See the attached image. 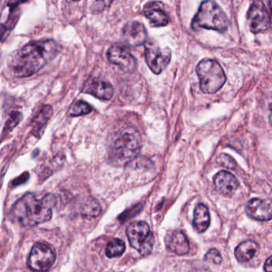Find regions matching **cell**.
Masks as SVG:
<instances>
[{"instance_id": "1", "label": "cell", "mask_w": 272, "mask_h": 272, "mask_svg": "<svg viewBox=\"0 0 272 272\" xmlns=\"http://www.w3.org/2000/svg\"><path fill=\"white\" fill-rule=\"evenodd\" d=\"M58 50V44L54 40L32 41L11 54L8 66L14 77H30L54 59Z\"/></svg>"}, {"instance_id": "2", "label": "cell", "mask_w": 272, "mask_h": 272, "mask_svg": "<svg viewBox=\"0 0 272 272\" xmlns=\"http://www.w3.org/2000/svg\"><path fill=\"white\" fill-rule=\"evenodd\" d=\"M55 196L47 194L41 199L27 194L14 203L10 213L14 222L24 227H34L50 221L56 205Z\"/></svg>"}, {"instance_id": "3", "label": "cell", "mask_w": 272, "mask_h": 272, "mask_svg": "<svg viewBox=\"0 0 272 272\" xmlns=\"http://www.w3.org/2000/svg\"><path fill=\"white\" fill-rule=\"evenodd\" d=\"M142 138L132 127L122 128L111 143L109 158L113 165H124L135 159L140 152Z\"/></svg>"}, {"instance_id": "4", "label": "cell", "mask_w": 272, "mask_h": 272, "mask_svg": "<svg viewBox=\"0 0 272 272\" xmlns=\"http://www.w3.org/2000/svg\"><path fill=\"white\" fill-rule=\"evenodd\" d=\"M229 21L225 13L213 0H204L193 18L191 27L194 30L201 29L214 30L224 33L228 30Z\"/></svg>"}, {"instance_id": "5", "label": "cell", "mask_w": 272, "mask_h": 272, "mask_svg": "<svg viewBox=\"0 0 272 272\" xmlns=\"http://www.w3.org/2000/svg\"><path fill=\"white\" fill-rule=\"evenodd\" d=\"M196 72L200 80V88L203 93H217L226 82V75L221 65L214 59H203L198 63Z\"/></svg>"}, {"instance_id": "6", "label": "cell", "mask_w": 272, "mask_h": 272, "mask_svg": "<svg viewBox=\"0 0 272 272\" xmlns=\"http://www.w3.org/2000/svg\"><path fill=\"white\" fill-rule=\"evenodd\" d=\"M127 237L132 247L142 256L149 255L152 252L155 238L149 225L144 221L133 222L127 228Z\"/></svg>"}, {"instance_id": "7", "label": "cell", "mask_w": 272, "mask_h": 272, "mask_svg": "<svg viewBox=\"0 0 272 272\" xmlns=\"http://www.w3.org/2000/svg\"><path fill=\"white\" fill-rule=\"evenodd\" d=\"M56 254L48 244L39 242L33 246L27 260V265L37 272H47L54 265Z\"/></svg>"}, {"instance_id": "8", "label": "cell", "mask_w": 272, "mask_h": 272, "mask_svg": "<svg viewBox=\"0 0 272 272\" xmlns=\"http://www.w3.org/2000/svg\"><path fill=\"white\" fill-rule=\"evenodd\" d=\"M144 57L150 70L155 74H159L169 65L171 51L169 48H161L154 40H148L144 44Z\"/></svg>"}, {"instance_id": "9", "label": "cell", "mask_w": 272, "mask_h": 272, "mask_svg": "<svg viewBox=\"0 0 272 272\" xmlns=\"http://www.w3.org/2000/svg\"><path fill=\"white\" fill-rule=\"evenodd\" d=\"M249 28L254 34L264 32L270 27V16L261 0H254L247 14Z\"/></svg>"}, {"instance_id": "10", "label": "cell", "mask_w": 272, "mask_h": 272, "mask_svg": "<svg viewBox=\"0 0 272 272\" xmlns=\"http://www.w3.org/2000/svg\"><path fill=\"white\" fill-rule=\"evenodd\" d=\"M108 59L121 70L132 73L136 69V60L129 50L122 45H113L108 51Z\"/></svg>"}, {"instance_id": "11", "label": "cell", "mask_w": 272, "mask_h": 272, "mask_svg": "<svg viewBox=\"0 0 272 272\" xmlns=\"http://www.w3.org/2000/svg\"><path fill=\"white\" fill-rule=\"evenodd\" d=\"M123 37L127 44L133 47L144 45L148 40L146 27L137 21L128 22L123 27Z\"/></svg>"}, {"instance_id": "12", "label": "cell", "mask_w": 272, "mask_h": 272, "mask_svg": "<svg viewBox=\"0 0 272 272\" xmlns=\"http://www.w3.org/2000/svg\"><path fill=\"white\" fill-rule=\"evenodd\" d=\"M246 214L256 221H267L272 220V201L253 198L246 205Z\"/></svg>"}, {"instance_id": "13", "label": "cell", "mask_w": 272, "mask_h": 272, "mask_svg": "<svg viewBox=\"0 0 272 272\" xmlns=\"http://www.w3.org/2000/svg\"><path fill=\"white\" fill-rule=\"evenodd\" d=\"M214 183L217 192L224 196H232L238 189L237 178L228 171H221L214 176Z\"/></svg>"}, {"instance_id": "14", "label": "cell", "mask_w": 272, "mask_h": 272, "mask_svg": "<svg viewBox=\"0 0 272 272\" xmlns=\"http://www.w3.org/2000/svg\"><path fill=\"white\" fill-rule=\"evenodd\" d=\"M165 244L170 252L178 256H183L190 251L188 239L181 231L168 233L165 238Z\"/></svg>"}, {"instance_id": "15", "label": "cell", "mask_w": 272, "mask_h": 272, "mask_svg": "<svg viewBox=\"0 0 272 272\" xmlns=\"http://www.w3.org/2000/svg\"><path fill=\"white\" fill-rule=\"evenodd\" d=\"M143 12L154 27H165L169 24V16L162 8L161 3H148L143 8Z\"/></svg>"}, {"instance_id": "16", "label": "cell", "mask_w": 272, "mask_h": 272, "mask_svg": "<svg viewBox=\"0 0 272 272\" xmlns=\"http://www.w3.org/2000/svg\"><path fill=\"white\" fill-rule=\"evenodd\" d=\"M85 93L93 95L100 100H109L114 94V89L109 82L101 80H92L85 86Z\"/></svg>"}, {"instance_id": "17", "label": "cell", "mask_w": 272, "mask_h": 272, "mask_svg": "<svg viewBox=\"0 0 272 272\" xmlns=\"http://www.w3.org/2000/svg\"><path fill=\"white\" fill-rule=\"evenodd\" d=\"M54 111L50 105H44L40 109L39 112L34 116L32 121V134L35 137H41L47 127L48 121L53 116Z\"/></svg>"}, {"instance_id": "18", "label": "cell", "mask_w": 272, "mask_h": 272, "mask_svg": "<svg viewBox=\"0 0 272 272\" xmlns=\"http://www.w3.org/2000/svg\"><path fill=\"white\" fill-rule=\"evenodd\" d=\"M194 224L195 228L198 233H204L208 229L210 224V215L208 208L204 204H198L196 206L194 213Z\"/></svg>"}, {"instance_id": "19", "label": "cell", "mask_w": 272, "mask_h": 272, "mask_svg": "<svg viewBox=\"0 0 272 272\" xmlns=\"http://www.w3.org/2000/svg\"><path fill=\"white\" fill-rule=\"evenodd\" d=\"M259 250V245L253 240L242 242L236 247V259L240 263H246L251 260Z\"/></svg>"}, {"instance_id": "20", "label": "cell", "mask_w": 272, "mask_h": 272, "mask_svg": "<svg viewBox=\"0 0 272 272\" xmlns=\"http://www.w3.org/2000/svg\"><path fill=\"white\" fill-rule=\"evenodd\" d=\"M125 251V244L120 239H113L110 240L106 247V255L109 258L120 256Z\"/></svg>"}, {"instance_id": "21", "label": "cell", "mask_w": 272, "mask_h": 272, "mask_svg": "<svg viewBox=\"0 0 272 272\" xmlns=\"http://www.w3.org/2000/svg\"><path fill=\"white\" fill-rule=\"evenodd\" d=\"M92 110H93V108L91 107L87 102L79 100L70 108L69 115L73 116V117L85 116V115H88L90 113Z\"/></svg>"}, {"instance_id": "22", "label": "cell", "mask_w": 272, "mask_h": 272, "mask_svg": "<svg viewBox=\"0 0 272 272\" xmlns=\"http://www.w3.org/2000/svg\"><path fill=\"white\" fill-rule=\"evenodd\" d=\"M101 214V207L95 199H90L82 208V214L86 217H96Z\"/></svg>"}, {"instance_id": "23", "label": "cell", "mask_w": 272, "mask_h": 272, "mask_svg": "<svg viewBox=\"0 0 272 272\" xmlns=\"http://www.w3.org/2000/svg\"><path fill=\"white\" fill-rule=\"evenodd\" d=\"M219 163L228 169H234L236 166L235 160L230 155L222 154L218 158Z\"/></svg>"}, {"instance_id": "24", "label": "cell", "mask_w": 272, "mask_h": 272, "mask_svg": "<svg viewBox=\"0 0 272 272\" xmlns=\"http://www.w3.org/2000/svg\"><path fill=\"white\" fill-rule=\"evenodd\" d=\"M205 258L207 261L212 262V263H215V264H220L222 261V257H221V254L215 248L210 249V251L205 255Z\"/></svg>"}, {"instance_id": "25", "label": "cell", "mask_w": 272, "mask_h": 272, "mask_svg": "<svg viewBox=\"0 0 272 272\" xmlns=\"http://www.w3.org/2000/svg\"><path fill=\"white\" fill-rule=\"evenodd\" d=\"M113 2L114 0H96V2L93 4V11L95 12H101L107 7H110Z\"/></svg>"}, {"instance_id": "26", "label": "cell", "mask_w": 272, "mask_h": 272, "mask_svg": "<svg viewBox=\"0 0 272 272\" xmlns=\"http://www.w3.org/2000/svg\"><path fill=\"white\" fill-rule=\"evenodd\" d=\"M263 268L265 272H272V256L266 260Z\"/></svg>"}, {"instance_id": "27", "label": "cell", "mask_w": 272, "mask_h": 272, "mask_svg": "<svg viewBox=\"0 0 272 272\" xmlns=\"http://www.w3.org/2000/svg\"><path fill=\"white\" fill-rule=\"evenodd\" d=\"M6 31V27L4 25H0V39H1V37L4 36V33H5Z\"/></svg>"}, {"instance_id": "28", "label": "cell", "mask_w": 272, "mask_h": 272, "mask_svg": "<svg viewBox=\"0 0 272 272\" xmlns=\"http://www.w3.org/2000/svg\"><path fill=\"white\" fill-rule=\"evenodd\" d=\"M26 0H13L12 4L11 5L13 7H16L18 4H21V3L25 2ZM11 6V7H12Z\"/></svg>"}, {"instance_id": "29", "label": "cell", "mask_w": 272, "mask_h": 272, "mask_svg": "<svg viewBox=\"0 0 272 272\" xmlns=\"http://www.w3.org/2000/svg\"><path fill=\"white\" fill-rule=\"evenodd\" d=\"M269 2V7H270V25H271L272 27V0H268Z\"/></svg>"}, {"instance_id": "30", "label": "cell", "mask_w": 272, "mask_h": 272, "mask_svg": "<svg viewBox=\"0 0 272 272\" xmlns=\"http://www.w3.org/2000/svg\"><path fill=\"white\" fill-rule=\"evenodd\" d=\"M270 123H271V125H272V103L271 104H270Z\"/></svg>"}, {"instance_id": "31", "label": "cell", "mask_w": 272, "mask_h": 272, "mask_svg": "<svg viewBox=\"0 0 272 272\" xmlns=\"http://www.w3.org/2000/svg\"><path fill=\"white\" fill-rule=\"evenodd\" d=\"M73 1H78V0H73Z\"/></svg>"}]
</instances>
